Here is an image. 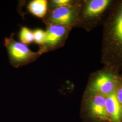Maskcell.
Masks as SVG:
<instances>
[{
	"label": "cell",
	"instance_id": "obj_11",
	"mask_svg": "<svg viewBox=\"0 0 122 122\" xmlns=\"http://www.w3.org/2000/svg\"><path fill=\"white\" fill-rule=\"evenodd\" d=\"M34 41L36 44L42 47L45 42L46 38V31L43 30L38 29L33 31Z\"/></svg>",
	"mask_w": 122,
	"mask_h": 122
},
{
	"label": "cell",
	"instance_id": "obj_1",
	"mask_svg": "<svg viewBox=\"0 0 122 122\" xmlns=\"http://www.w3.org/2000/svg\"><path fill=\"white\" fill-rule=\"evenodd\" d=\"M101 52L103 68L122 74V0H115L103 24Z\"/></svg>",
	"mask_w": 122,
	"mask_h": 122
},
{
	"label": "cell",
	"instance_id": "obj_3",
	"mask_svg": "<svg viewBox=\"0 0 122 122\" xmlns=\"http://www.w3.org/2000/svg\"><path fill=\"white\" fill-rule=\"evenodd\" d=\"M120 79V75L103 69L91 75L83 99L99 95L108 96L115 92Z\"/></svg>",
	"mask_w": 122,
	"mask_h": 122
},
{
	"label": "cell",
	"instance_id": "obj_8",
	"mask_svg": "<svg viewBox=\"0 0 122 122\" xmlns=\"http://www.w3.org/2000/svg\"><path fill=\"white\" fill-rule=\"evenodd\" d=\"M105 107L109 122H122V108L115 92L106 97Z\"/></svg>",
	"mask_w": 122,
	"mask_h": 122
},
{
	"label": "cell",
	"instance_id": "obj_2",
	"mask_svg": "<svg viewBox=\"0 0 122 122\" xmlns=\"http://www.w3.org/2000/svg\"><path fill=\"white\" fill-rule=\"evenodd\" d=\"M115 0H81L77 27L90 31L104 24Z\"/></svg>",
	"mask_w": 122,
	"mask_h": 122
},
{
	"label": "cell",
	"instance_id": "obj_4",
	"mask_svg": "<svg viewBox=\"0 0 122 122\" xmlns=\"http://www.w3.org/2000/svg\"><path fill=\"white\" fill-rule=\"evenodd\" d=\"M81 0L73 4L50 8L43 19L47 25H58L72 28L77 27Z\"/></svg>",
	"mask_w": 122,
	"mask_h": 122
},
{
	"label": "cell",
	"instance_id": "obj_9",
	"mask_svg": "<svg viewBox=\"0 0 122 122\" xmlns=\"http://www.w3.org/2000/svg\"><path fill=\"white\" fill-rule=\"evenodd\" d=\"M48 2L46 0H34L28 5L30 12L35 16L44 19L48 11Z\"/></svg>",
	"mask_w": 122,
	"mask_h": 122
},
{
	"label": "cell",
	"instance_id": "obj_10",
	"mask_svg": "<svg viewBox=\"0 0 122 122\" xmlns=\"http://www.w3.org/2000/svg\"><path fill=\"white\" fill-rule=\"evenodd\" d=\"M20 38L22 43L25 44H29L34 41L33 31L29 28L23 27L20 33Z\"/></svg>",
	"mask_w": 122,
	"mask_h": 122
},
{
	"label": "cell",
	"instance_id": "obj_6",
	"mask_svg": "<svg viewBox=\"0 0 122 122\" xmlns=\"http://www.w3.org/2000/svg\"><path fill=\"white\" fill-rule=\"evenodd\" d=\"M71 29L69 27L61 25H47L45 42L39 50L44 53L62 47Z\"/></svg>",
	"mask_w": 122,
	"mask_h": 122
},
{
	"label": "cell",
	"instance_id": "obj_13",
	"mask_svg": "<svg viewBox=\"0 0 122 122\" xmlns=\"http://www.w3.org/2000/svg\"><path fill=\"white\" fill-rule=\"evenodd\" d=\"M116 97L122 109V74L120 75V79L115 92Z\"/></svg>",
	"mask_w": 122,
	"mask_h": 122
},
{
	"label": "cell",
	"instance_id": "obj_12",
	"mask_svg": "<svg viewBox=\"0 0 122 122\" xmlns=\"http://www.w3.org/2000/svg\"><path fill=\"white\" fill-rule=\"evenodd\" d=\"M76 1V0H53L49 2L50 7V8H53L57 7L69 5L74 4Z\"/></svg>",
	"mask_w": 122,
	"mask_h": 122
},
{
	"label": "cell",
	"instance_id": "obj_5",
	"mask_svg": "<svg viewBox=\"0 0 122 122\" xmlns=\"http://www.w3.org/2000/svg\"><path fill=\"white\" fill-rule=\"evenodd\" d=\"M5 43L10 62L15 67L34 62L43 54L40 50L37 52L32 51L25 44L15 41L13 35L9 38H6Z\"/></svg>",
	"mask_w": 122,
	"mask_h": 122
},
{
	"label": "cell",
	"instance_id": "obj_7",
	"mask_svg": "<svg viewBox=\"0 0 122 122\" xmlns=\"http://www.w3.org/2000/svg\"><path fill=\"white\" fill-rule=\"evenodd\" d=\"M105 96L99 95L84 98L82 109L86 115L93 120L109 122L105 107Z\"/></svg>",
	"mask_w": 122,
	"mask_h": 122
}]
</instances>
